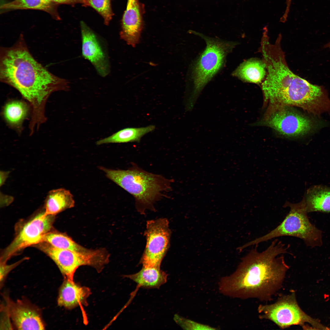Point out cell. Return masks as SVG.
Returning a JSON list of instances; mask_svg holds the SVG:
<instances>
[{"mask_svg": "<svg viewBox=\"0 0 330 330\" xmlns=\"http://www.w3.org/2000/svg\"><path fill=\"white\" fill-rule=\"evenodd\" d=\"M9 171H0V186H1L5 183L6 179L8 178L9 174Z\"/></svg>", "mask_w": 330, "mask_h": 330, "instance_id": "484cf974", "label": "cell"}, {"mask_svg": "<svg viewBox=\"0 0 330 330\" xmlns=\"http://www.w3.org/2000/svg\"><path fill=\"white\" fill-rule=\"evenodd\" d=\"M0 79L16 89L28 102L31 111L29 127L32 129H38L46 121L45 106L50 95L69 89L68 81L54 75L35 59L22 35L12 46L1 47Z\"/></svg>", "mask_w": 330, "mask_h": 330, "instance_id": "6da1fadb", "label": "cell"}, {"mask_svg": "<svg viewBox=\"0 0 330 330\" xmlns=\"http://www.w3.org/2000/svg\"><path fill=\"white\" fill-rule=\"evenodd\" d=\"M58 5L48 0H13L5 3L1 9L5 10L32 9L46 12L56 20H61L57 8Z\"/></svg>", "mask_w": 330, "mask_h": 330, "instance_id": "ffe728a7", "label": "cell"}, {"mask_svg": "<svg viewBox=\"0 0 330 330\" xmlns=\"http://www.w3.org/2000/svg\"><path fill=\"white\" fill-rule=\"evenodd\" d=\"M174 320L175 322L182 328L186 330H212L215 328L207 325L202 324L176 314Z\"/></svg>", "mask_w": 330, "mask_h": 330, "instance_id": "cb8c5ba5", "label": "cell"}, {"mask_svg": "<svg viewBox=\"0 0 330 330\" xmlns=\"http://www.w3.org/2000/svg\"><path fill=\"white\" fill-rule=\"evenodd\" d=\"M283 207H288L290 209L280 224L266 234L244 245L242 248L285 236L300 238L307 246L311 247L320 246L322 244L321 232L310 222L304 197L298 203L293 204L287 201Z\"/></svg>", "mask_w": 330, "mask_h": 330, "instance_id": "5b68a950", "label": "cell"}, {"mask_svg": "<svg viewBox=\"0 0 330 330\" xmlns=\"http://www.w3.org/2000/svg\"><path fill=\"white\" fill-rule=\"evenodd\" d=\"M146 244L141 262L143 266L160 268L169 247L170 232L165 218L148 221L145 232Z\"/></svg>", "mask_w": 330, "mask_h": 330, "instance_id": "9c48e42d", "label": "cell"}, {"mask_svg": "<svg viewBox=\"0 0 330 330\" xmlns=\"http://www.w3.org/2000/svg\"><path fill=\"white\" fill-rule=\"evenodd\" d=\"M273 106L264 122L281 134L301 136L313 132L317 127V122L313 118L296 112L288 106Z\"/></svg>", "mask_w": 330, "mask_h": 330, "instance_id": "ba28073f", "label": "cell"}, {"mask_svg": "<svg viewBox=\"0 0 330 330\" xmlns=\"http://www.w3.org/2000/svg\"><path fill=\"white\" fill-rule=\"evenodd\" d=\"M267 71L262 84L265 97L272 105L295 106L315 115L324 107L325 89L294 73L287 63L280 42L269 43L260 50Z\"/></svg>", "mask_w": 330, "mask_h": 330, "instance_id": "3957f363", "label": "cell"}, {"mask_svg": "<svg viewBox=\"0 0 330 330\" xmlns=\"http://www.w3.org/2000/svg\"><path fill=\"white\" fill-rule=\"evenodd\" d=\"M8 314L19 330H43L44 325L37 308L21 300L14 302L5 297Z\"/></svg>", "mask_w": 330, "mask_h": 330, "instance_id": "7c38bea8", "label": "cell"}, {"mask_svg": "<svg viewBox=\"0 0 330 330\" xmlns=\"http://www.w3.org/2000/svg\"><path fill=\"white\" fill-rule=\"evenodd\" d=\"M91 294L90 289L88 287L64 278L59 290L57 304L70 310L79 306H86L87 299Z\"/></svg>", "mask_w": 330, "mask_h": 330, "instance_id": "5bb4252c", "label": "cell"}, {"mask_svg": "<svg viewBox=\"0 0 330 330\" xmlns=\"http://www.w3.org/2000/svg\"><path fill=\"white\" fill-rule=\"evenodd\" d=\"M258 310L260 318L270 320L282 329L294 325H299L306 329V323L314 329H328L319 320L311 317L301 309L294 292L282 296L274 303L259 305Z\"/></svg>", "mask_w": 330, "mask_h": 330, "instance_id": "52a82bcc", "label": "cell"}, {"mask_svg": "<svg viewBox=\"0 0 330 330\" xmlns=\"http://www.w3.org/2000/svg\"><path fill=\"white\" fill-rule=\"evenodd\" d=\"M80 28L83 56L91 62L100 76H107L110 72L109 64L99 39L84 22H81Z\"/></svg>", "mask_w": 330, "mask_h": 330, "instance_id": "8fae6325", "label": "cell"}, {"mask_svg": "<svg viewBox=\"0 0 330 330\" xmlns=\"http://www.w3.org/2000/svg\"><path fill=\"white\" fill-rule=\"evenodd\" d=\"M143 28L142 17L138 0H128L122 17L120 38L135 47L139 43Z\"/></svg>", "mask_w": 330, "mask_h": 330, "instance_id": "4fadbf2b", "label": "cell"}, {"mask_svg": "<svg viewBox=\"0 0 330 330\" xmlns=\"http://www.w3.org/2000/svg\"><path fill=\"white\" fill-rule=\"evenodd\" d=\"M155 129L154 125L140 127H128L122 129L112 135L96 142L98 145L111 143L139 142L146 134Z\"/></svg>", "mask_w": 330, "mask_h": 330, "instance_id": "d6986e66", "label": "cell"}, {"mask_svg": "<svg viewBox=\"0 0 330 330\" xmlns=\"http://www.w3.org/2000/svg\"><path fill=\"white\" fill-rule=\"evenodd\" d=\"M98 168L109 179L133 196L140 211L152 208L154 203L170 188L168 179L134 166L127 170H114L103 166Z\"/></svg>", "mask_w": 330, "mask_h": 330, "instance_id": "277c9868", "label": "cell"}, {"mask_svg": "<svg viewBox=\"0 0 330 330\" xmlns=\"http://www.w3.org/2000/svg\"><path fill=\"white\" fill-rule=\"evenodd\" d=\"M266 70L263 61L251 59L241 64L232 75L244 82L260 83L266 75Z\"/></svg>", "mask_w": 330, "mask_h": 330, "instance_id": "e0dca14e", "label": "cell"}, {"mask_svg": "<svg viewBox=\"0 0 330 330\" xmlns=\"http://www.w3.org/2000/svg\"><path fill=\"white\" fill-rule=\"evenodd\" d=\"M245 256L236 270L222 278L219 289L222 294L243 299L254 298L268 301L281 287L289 266L284 256L286 246L277 239L259 252L258 245Z\"/></svg>", "mask_w": 330, "mask_h": 330, "instance_id": "7a4b0ae2", "label": "cell"}, {"mask_svg": "<svg viewBox=\"0 0 330 330\" xmlns=\"http://www.w3.org/2000/svg\"><path fill=\"white\" fill-rule=\"evenodd\" d=\"M57 5L67 4L74 5L78 3H82V0H48Z\"/></svg>", "mask_w": 330, "mask_h": 330, "instance_id": "d4e9b609", "label": "cell"}, {"mask_svg": "<svg viewBox=\"0 0 330 330\" xmlns=\"http://www.w3.org/2000/svg\"><path fill=\"white\" fill-rule=\"evenodd\" d=\"M75 202L70 191L64 188L53 189L48 193L45 201L44 211L47 215H55L73 207Z\"/></svg>", "mask_w": 330, "mask_h": 330, "instance_id": "2e32d148", "label": "cell"}, {"mask_svg": "<svg viewBox=\"0 0 330 330\" xmlns=\"http://www.w3.org/2000/svg\"><path fill=\"white\" fill-rule=\"evenodd\" d=\"M168 275L160 268L145 267L138 273L123 277L130 279L140 287L145 288H159L165 283Z\"/></svg>", "mask_w": 330, "mask_h": 330, "instance_id": "ac0fdd59", "label": "cell"}, {"mask_svg": "<svg viewBox=\"0 0 330 330\" xmlns=\"http://www.w3.org/2000/svg\"><path fill=\"white\" fill-rule=\"evenodd\" d=\"M54 215L39 214L23 227L3 254L1 262L6 263L12 256L25 248L42 242L44 236L51 229Z\"/></svg>", "mask_w": 330, "mask_h": 330, "instance_id": "30bf717a", "label": "cell"}, {"mask_svg": "<svg viewBox=\"0 0 330 330\" xmlns=\"http://www.w3.org/2000/svg\"><path fill=\"white\" fill-rule=\"evenodd\" d=\"M43 242L57 248L72 251L84 252L89 249L79 244L66 235L61 233L49 232L44 236Z\"/></svg>", "mask_w": 330, "mask_h": 330, "instance_id": "7402d4cb", "label": "cell"}, {"mask_svg": "<svg viewBox=\"0 0 330 330\" xmlns=\"http://www.w3.org/2000/svg\"><path fill=\"white\" fill-rule=\"evenodd\" d=\"M30 106L21 101H9L5 106L3 114L7 124L13 128L20 131L22 123L29 114Z\"/></svg>", "mask_w": 330, "mask_h": 330, "instance_id": "44dd1931", "label": "cell"}, {"mask_svg": "<svg viewBox=\"0 0 330 330\" xmlns=\"http://www.w3.org/2000/svg\"><path fill=\"white\" fill-rule=\"evenodd\" d=\"M304 198L307 213L330 212V187L312 186L307 190Z\"/></svg>", "mask_w": 330, "mask_h": 330, "instance_id": "9a60e30c", "label": "cell"}, {"mask_svg": "<svg viewBox=\"0 0 330 330\" xmlns=\"http://www.w3.org/2000/svg\"><path fill=\"white\" fill-rule=\"evenodd\" d=\"M112 0H82L84 6H90L94 9L103 18L106 25H108L114 15L112 7Z\"/></svg>", "mask_w": 330, "mask_h": 330, "instance_id": "603a6c76", "label": "cell"}, {"mask_svg": "<svg viewBox=\"0 0 330 330\" xmlns=\"http://www.w3.org/2000/svg\"><path fill=\"white\" fill-rule=\"evenodd\" d=\"M205 41L206 46L195 64L192 72L193 90L188 99L187 108L191 109L204 86L222 68L227 54L237 44L197 34Z\"/></svg>", "mask_w": 330, "mask_h": 330, "instance_id": "8992f818", "label": "cell"}]
</instances>
